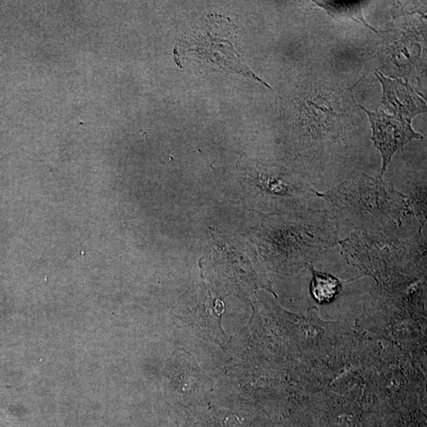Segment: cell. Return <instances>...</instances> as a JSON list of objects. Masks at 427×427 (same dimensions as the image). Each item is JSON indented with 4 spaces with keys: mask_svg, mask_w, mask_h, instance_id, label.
Segmentation results:
<instances>
[{
    "mask_svg": "<svg viewBox=\"0 0 427 427\" xmlns=\"http://www.w3.org/2000/svg\"><path fill=\"white\" fill-rule=\"evenodd\" d=\"M409 4H406V8H404L403 6V4H401L400 2L398 3L397 4V6L395 7V10L393 11V16L394 18L399 17V16H402V15H406V14H410L413 13H423L424 12H425V8H424L423 4H420L418 3L414 2L411 3L408 2Z\"/></svg>",
    "mask_w": 427,
    "mask_h": 427,
    "instance_id": "10",
    "label": "cell"
},
{
    "mask_svg": "<svg viewBox=\"0 0 427 427\" xmlns=\"http://www.w3.org/2000/svg\"><path fill=\"white\" fill-rule=\"evenodd\" d=\"M248 196L259 209L286 213L315 208L320 199L305 176L292 168L250 163L245 167ZM320 210V209H318Z\"/></svg>",
    "mask_w": 427,
    "mask_h": 427,
    "instance_id": "3",
    "label": "cell"
},
{
    "mask_svg": "<svg viewBox=\"0 0 427 427\" xmlns=\"http://www.w3.org/2000/svg\"><path fill=\"white\" fill-rule=\"evenodd\" d=\"M375 76L383 88L382 104L394 115L404 117L411 121L416 115L426 112V103L410 86L400 79H388L379 71Z\"/></svg>",
    "mask_w": 427,
    "mask_h": 427,
    "instance_id": "7",
    "label": "cell"
},
{
    "mask_svg": "<svg viewBox=\"0 0 427 427\" xmlns=\"http://www.w3.org/2000/svg\"><path fill=\"white\" fill-rule=\"evenodd\" d=\"M341 231L369 237H395L421 227L408 198L382 177H353L325 192L317 191ZM423 229V228H422Z\"/></svg>",
    "mask_w": 427,
    "mask_h": 427,
    "instance_id": "1",
    "label": "cell"
},
{
    "mask_svg": "<svg viewBox=\"0 0 427 427\" xmlns=\"http://www.w3.org/2000/svg\"><path fill=\"white\" fill-rule=\"evenodd\" d=\"M312 273L310 294L319 304H329L339 295L342 289V281L328 273L315 270L313 264L307 267Z\"/></svg>",
    "mask_w": 427,
    "mask_h": 427,
    "instance_id": "8",
    "label": "cell"
},
{
    "mask_svg": "<svg viewBox=\"0 0 427 427\" xmlns=\"http://www.w3.org/2000/svg\"><path fill=\"white\" fill-rule=\"evenodd\" d=\"M316 5L325 10L327 13L335 19H349L361 24L371 31L377 33L374 28L367 23L362 13L363 2H338V1H314Z\"/></svg>",
    "mask_w": 427,
    "mask_h": 427,
    "instance_id": "9",
    "label": "cell"
},
{
    "mask_svg": "<svg viewBox=\"0 0 427 427\" xmlns=\"http://www.w3.org/2000/svg\"><path fill=\"white\" fill-rule=\"evenodd\" d=\"M234 30L228 19L209 16L201 28L183 35L175 49L177 61L189 59L202 66L230 71L251 78L271 89L247 66L234 42Z\"/></svg>",
    "mask_w": 427,
    "mask_h": 427,
    "instance_id": "4",
    "label": "cell"
},
{
    "mask_svg": "<svg viewBox=\"0 0 427 427\" xmlns=\"http://www.w3.org/2000/svg\"><path fill=\"white\" fill-rule=\"evenodd\" d=\"M258 240L271 269L293 275L333 249L340 233L327 210L305 209L267 219Z\"/></svg>",
    "mask_w": 427,
    "mask_h": 427,
    "instance_id": "2",
    "label": "cell"
},
{
    "mask_svg": "<svg viewBox=\"0 0 427 427\" xmlns=\"http://www.w3.org/2000/svg\"><path fill=\"white\" fill-rule=\"evenodd\" d=\"M222 311L220 305L214 303L211 294H204L198 298L194 306L183 311L177 317L196 335L224 346L227 338L221 325Z\"/></svg>",
    "mask_w": 427,
    "mask_h": 427,
    "instance_id": "6",
    "label": "cell"
},
{
    "mask_svg": "<svg viewBox=\"0 0 427 427\" xmlns=\"http://www.w3.org/2000/svg\"><path fill=\"white\" fill-rule=\"evenodd\" d=\"M358 106L369 117L373 129L372 140L382 156V177L396 151L402 150L411 140H421L423 137L413 130L410 120L399 116L388 115L383 111L370 112Z\"/></svg>",
    "mask_w": 427,
    "mask_h": 427,
    "instance_id": "5",
    "label": "cell"
}]
</instances>
